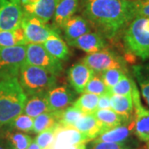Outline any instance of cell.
Listing matches in <instances>:
<instances>
[{"mask_svg": "<svg viewBox=\"0 0 149 149\" xmlns=\"http://www.w3.org/2000/svg\"><path fill=\"white\" fill-rule=\"evenodd\" d=\"M137 0H82L83 14L102 36L113 37L136 17Z\"/></svg>", "mask_w": 149, "mask_h": 149, "instance_id": "1", "label": "cell"}, {"mask_svg": "<svg viewBox=\"0 0 149 149\" xmlns=\"http://www.w3.org/2000/svg\"><path fill=\"white\" fill-rule=\"evenodd\" d=\"M27 99L17 77L0 80V128L8 127L21 114Z\"/></svg>", "mask_w": 149, "mask_h": 149, "instance_id": "2", "label": "cell"}, {"mask_svg": "<svg viewBox=\"0 0 149 149\" xmlns=\"http://www.w3.org/2000/svg\"><path fill=\"white\" fill-rule=\"evenodd\" d=\"M17 79L27 96L47 93L56 84V74L27 63L21 66Z\"/></svg>", "mask_w": 149, "mask_h": 149, "instance_id": "3", "label": "cell"}, {"mask_svg": "<svg viewBox=\"0 0 149 149\" xmlns=\"http://www.w3.org/2000/svg\"><path fill=\"white\" fill-rule=\"evenodd\" d=\"M125 46L130 53L143 60L149 58V17H137L124 34Z\"/></svg>", "mask_w": 149, "mask_h": 149, "instance_id": "4", "label": "cell"}, {"mask_svg": "<svg viewBox=\"0 0 149 149\" xmlns=\"http://www.w3.org/2000/svg\"><path fill=\"white\" fill-rule=\"evenodd\" d=\"M26 45L0 48V79L17 77L26 61Z\"/></svg>", "mask_w": 149, "mask_h": 149, "instance_id": "5", "label": "cell"}, {"mask_svg": "<svg viewBox=\"0 0 149 149\" xmlns=\"http://www.w3.org/2000/svg\"><path fill=\"white\" fill-rule=\"evenodd\" d=\"M25 63L36 65L57 75L62 70L61 62L47 52L42 44L27 43Z\"/></svg>", "mask_w": 149, "mask_h": 149, "instance_id": "6", "label": "cell"}, {"mask_svg": "<svg viewBox=\"0 0 149 149\" xmlns=\"http://www.w3.org/2000/svg\"><path fill=\"white\" fill-rule=\"evenodd\" d=\"M21 27L28 43L43 44L52 33L59 32L53 26L48 25L37 17L23 13Z\"/></svg>", "mask_w": 149, "mask_h": 149, "instance_id": "7", "label": "cell"}, {"mask_svg": "<svg viewBox=\"0 0 149 149\" xmlns=\"http://www.w3.org/2000/svg\"><path fill=\"white\" fill-rule=\"evenodd\" d=\"M82 61L95 73L100 74L110 69H123L125 70V63L119 56L109 50H100L85 56Z\"/></svg>", "mask_w": 149, "mask_h": 149, "instance_id": "8", "label": "cell"}, {"mask_svg": "<svg viewBox=\"0 0 149 149\" xmlns=\"http://www.w3.org/2000/svg\"><path fill=\"white\" fill-rule=\"evenodd\" d=\"M132 98L134 108L133 131L141 141L149 143V110L143 106L139 91L134 81L133 82Z\"/></svg>", "mask_w": 149, "mask_h": 149, "instance_id": "9", "label": "cell"}, {"mask_svg": "<svg viewBox=\"0 0 149 149\" xmlns=\"http://www.w3.org/2000/svg\"><path fill=\"white\" fill-rule=\"evenodd\" d=\"M23 13L21 4L10 0H0V31L21 27Z\"/></svg>", "mask_w": 149, "mask_h": 149, "instance_id": "10", "label": "cell"}, {"mask_svg": "<svg viewBox=\"0 0 149 149\" xmlns=\"http://www.w3.org/2000/svg\"><path fill=\"white\" fill-rule=\"evenodd\" d=\"M88 142H91V139L73 126L65 127L58 124L52 146L56 149H68L73 145Z\"/></svg>", "mask_w": 149, "mask_h": 149, "instance_id": "11", "label": "cell"}, {"mask_svg": "<svg viewBox=\"0 0 149 149\" xmlns=\"http://www.w3.org/2000/svg\"><path fill=\"white\" fill-rule=\"evenodd\" d=\"M51 112L63 111L74 102V94L66 85L55 86L47 92Z\"/></svg>", "mask_w": 149, "mask_h": 149, "instance_id": "12", "label": "cell"}, {"mask_svg": "<svg viewBox=\"0 0 149 149\" xmlns=\"http://www.w3.org/2000/svg\"><path fill=\"white\" fill-rule=\"evenodd\" d=\"M95 72L83 61L73 65L68 70V80L77 93H83Z\"/></svg>", "mask_w": 149, "mask_h": 149, "instance_id": "13", "label": "cell"}, {"mask_svg": "<svg viewBox=\"0 0 149 149\" xmlns=\"http://www.w3.org/2000/svg\"><path fill=\"white\" fill-rule=\"evenodd\" d=\"M69 44L88 54L99 52L106 47V42L104 37L98 32H87L70 42Z\"/></svg>", "mask_w": 149, "mask_h": 149, "instance_id": "14", "label": "cell"}, {"mask_svg": "<svg viewBox=\"0 0 149 149\" xmlns=\"http://www.w3.org/2000/svg\"><path fill=\"white\" fill-rule=\"evenodd\" d=\"M92 25L85 17L80 16H72L69 18L63 27L65 37L67 42L75 40L76 38L91 32Z\"/></svg>", "mask_w": 149, "mask_h": 149, "instance_id": "15", "label": "cell"}, {"mask_svg": "<svg viewBox=\"0 0 149 149\" xmlns=\"http://www.w3.org/2000/svg\"><path fill=\"white\" fill-rule=\"evenodd\" d=\"M59 0H38L32 5L22 7L23 12L33 15L44 22H48L54 16Z\"/></svg>", "mask_w": 149, "mask_h": 149, "instance_id": "16", "label": "cell"}, {"mask_svg": "<svg viewBox=\"0 0 149 149\" xmlns=\"http://www.w3.org/2000/svg\"><path fill=\"white\" fill-rule=\"evenodd\" d=\"M79 0H59L53 16V26L56 30L62 29L67 20L74 16Z\"/></svg>", "mask_w": 149, "mask_h": 149, "instance_id": "17", "label": "cell"}, {"mask_svg": "<svg viewBox=\"0 0 149 149\" xmlns=\"http://www.w3.org/2000/svg\"><path fill=\"white\" fill-rule=\"evenodd\" d=\"M74 127L80 133L85 134L91 141L97 139L101 133L105 132V128L94 113L84 114L74 123Z\"/></svg>", "mask_w": 149, "mask_h": 149, "instance_id": "18", "label": "cell"}, {"mask_svg": "<svg viewBox=\"0 0 149 149\" xmlns=\"http://www.w3.org/2000/svg\"><path fill=\"white\" fill-rule=\"evenodd\" d=\"M42 45L48 53L60 61L69 58V47L60 37L59 32L52 33Z\"/></svg>", "mask_w": 149, "mask_h": 149, "instance_id": "19", "label": "cell"}, {"mask_svg": "<svg viewBox=\"0 0 149 149\" xmlns=\"http://www.w3.org/2000/svg\"><path fill=\"white\" fill-rule=\"evenodd\" d=\"M133 128H134V123H133V120H132L130 122L123 123L122 125L107 130L101 133L97 138V139L107 143H125L133 131Z\"/></svg>", "mask_w": 149, "mask_h": 149, "instance_id": "20", "label": "cell"}, {"mask_svg": "<svg viewBox=\"0 0 149 149\" xmlns=\"http://www.w3.org/2000/svg\"><path fill=\"white\" fill-rule=\"evenodd\" d=\"M111 109L122 116L127 123L133 120V102L132 95H111Z\"/></svg>", "mask_w": 149, "mask_h": 149, "instance_id": "21", "label": "cell"}, {"mask_svg": "<svg viewBox=\"0 0 149 149\" xmlns=\"http://www.w3.org/2000/svg\"><path fill=\"white\" fill-rule=\"evenodd\" d=\"M47 112H51L47 93H42L30 95V98L27 99L22 113L34 118Z\"/></svg>", "mask_w": 149, "mask_h": 149, "instance_id": "22", "label": "cell"}, {"mask_svg": "<svg viewBox=\"0 0 149 149\" xmlns=\"http://www.w3.org/2000/svg\"><path fill=\"white\" fill-rule=\"evenodd\" d=\"M27 38L22 27L14 30L0 31V48L27 45Z\"/></svg>", "mask_w": 149, "mask_h": 149, "instance_id": "23", "label": "cell"}, {"mask_svg": "<svg viewBox=\"0 0 149 149\" xmlns=\"http://www.w3.org/2000/svg\"><path fill=\"white\" fill-rule=\"evenodd\" d=\"M94 114L101 123L104 128H105V131L127 123L122 116L118 114L111 109H98L94 113Z\"/></svg>", "mask_w": 149, "mask_h": 149, "instance_id": "24", "label": "cell"}, {"mask_svg": "<svg viewBox=\"0 0 149 149\" xmlns=\"http://www.w3.org/2000/svg\"><path fill=\"white\" fill-rule=\"evenodd\" d=\"M60 112H47L34 118L32 133H40L56 126L59 121Z\"/></svg>", "mask_w": 149, "mask_h": 149, "instance_id": "25", "label": "cell"}, {"mask_svg": "<svg viewBox=\"0 0 149 149\" xmlns=\"http://www.w3.org/2000/svg\"><path fill=\"white\" fill-rule=\"evenodd\" d=\"M100 96L91 93L84 92L73 103V106L76 107L85 114L94 113L97 110Z\"/></svg>", "mask_w": 149, "mask_h": 149, "instance_id": "26", "label": "cell"}, {"mask_svg": "<svg viewBox=\"0 0 149 149\" xmlns=\"http://www.w3.org/2000/svg\"><path fill=\"white\" fill-rule=\"evenodd\" d=\"M4 139L14 149H27L32 142V139L27 134L21 132L7 131Z\"/></svg>", "mask_w": 149, "mask_h": 149, "instance_id": "27", "label": "cell"}, {"mask_svg": "<svg viewBox=\"0 0 149 149\" xmlns=\"http://www.w3.org/2000/svg\"><path fill=\"white\" fill-rule=\"evenodd\" d=\"M85 113L80 111L78 108L74 106H69L64 109L63 111L60 112L58 123L61 126L69 127L73 126L74 123L77 122L80 118L82 117Z\"/></svg>", "mask_w": 149, "mask_h": 149, "instance_id": "28", "label": "cell"}, {"mask_svg": "<svg viewBox=\"0 0 149 149\" xmlns=\"http://www.w3.org/2000/svg\"><path fill=\"white\" fill-rule=\"evenodd\" d=\"M133 71L141 88L142 95L149 105V68L138 65L133 67Z\"/></svg>", "mask_w": 149, "mask_h": 149, "instance_id": "29", "label": "cell"}, {"mask_svg": "<svg viewBox=\"0 0 149 149\" xmlns=\"http://www.w3.org/2000/svg\"><path fill=\"white\" fill-rule=\"evenodd\" d=\"M33 118L22 113L10 123L8 127L11 129H16L23 133H30L32 132L33 129Z\"/></svg>", "mask_w": 149, "mask_h": 149, "instance_id": "30", "label": "cell"}, {"mask_svg": "<svg viewBox=\"0 0 149 149\" xmlns=\"http://www.w3.org/2000/svg\"><path fill=\"white\" fill-rule=\"evenodd\" d=\"M84 92L100 96L105 93H108L109 90L106 87V85H104L100 74L95 73L93 77L91 78L90 81L88 82V84L85 86Z\"/></svg>", "mask_w": 149, "mask_h": 149, "instance_id": "31", "label": "cell"}, {"mask_svg": "<svg viewBox=\"0 0 149 149\" xmlns=\"http://www.w3.org/2000/svg\"><path fill=\"white\" fill-rule=\"evenodd\" d=\"M133 80L128 78L124 74L120 80L109 92L111 95H132Z\"/></svg>", "mask_w": 149, "mask_h": 149, "instance_id": "32", "label": "cell"}, {"mask_svg": "<svg viewBox=\"0 0 149 149\" xmlns=\"http://www.w3.org/2000/svg\"><path fill=\"white\" fill-rule=\"evenodd\" d=\"M125 74V70L123 69H110L105 70L100 74L104 85H106L109 91L120 80L123 76Z\"/></svg>", "mask_w": 149, "mask_h": 149, "instance_id": "33", "label": "cell"}, {"mask_svg": "<svg viewBox=\"0 0 149 149\" xmlns=\"http://www.w3.org/2000/svg\"><path fill=\"white\" fill-rule=\"evenodd\" d=\"M58 124L59 123H57L56 126H54L52 128L38 133V135L35 139V141L37 142V145L40 147V148L47 149L53 144L54 140H55V133H56V128L58 127Z\"/></svg>", "mask_w": 149, "mask_h": 149, "instance_id": "34", "label": "cell"}, {"mask_svg": "<svg viewBox=\"0 0 149 149\" xmlns=\"http://www.w3.org/2000/svg\"><path fill=\"white\" fill-rule=\"evenodd\" d=\"M88 149H129L125 143H107L100 141L97 139L91 141L89 143Z\"/></svg>", "mask_w": 149, "mask_h": 149, "instance_id": "35", "label": "cell"}, {"mask_svg": "<svg viewBox=\"0 0 149 149\" xmlns=\"http://www.w3.org/2000/svg\"><path fill=\"white\" fill-rule=\"evenodd\" d=\"M149 17V0L136 1V17Z\"/></svg>", "mask_w": 149, "mask_h": 149, "instance_id": "36", "label": "cell"}, {"mask_svg": "<svg viewBox=\"0 0 149 149\" xmlns=\"http://www.w3.org/2000/svg\"><path fill=\"white\" fill-rule=\"evenodd\" d=\"M110 98H111V94L109 92L105 93L104 95L100 96L99 98V102H98V109H111V104H110Z\"/></svg>", "mask_w": 149, "mask_h": 149, "instance_id": "37", "label": "cell"}, {"mask_svg": "<svg viewBox=\"0 0 149 149\" xmlns=\"http://www.w3.org/2000/svg\"><path fill=\"white\" fill-rule=\"evenodd\" d=\"M0 149H9L8 143L6 141V139L0 138Z\"/></svg>", "mask_w": 149, "mask_h": 149, "instance_id": "38", "label": "cell"}, {"mask_svg": "<svg viewBox=\"0 0 149 149\" xmlns=\"http://www.w3.org/2000/svg\"><path fill=\"white\" fill-rule=\"evenodd\" d=\"M38 0H21V6L24 7V6L27 5H32L34 3H36Z\"/></svg>", "mask_w": 149, "mask_h": 149, "instance_id": "39", "label": "cell"}, {"mask_svg": "<svg viewBox=\"0 0 149 149\" xmlns=\"http://www.w3.org/2000/svg\"><path fill=\"white\" fill-rule=\"evenodd\" d=\"M68 149H87V147H86V144L85 143H80L73 145V146L70 147Z\"/></svg>", "mask_w": 149, "mask_h": 149, "instance_id": "40", "label": "cell"}, {"mask_svg": "<svg viewBox=\"0 0 149 149\" xmlns=\"http://www.w3.org/2000/svg\"><path fill=\"white\" fill-rule=\"evenodd\" d=\"M27 149H41L40 148V147L37 145V142L35 141V139L34 140H32V142L31 143V144L29 145V147L27 148Z\"/></svg>", "mask_w": 149, "mask_h": 149, "instance_id": "41", "label": "cell"}, {"mask_svg": "<svg viewBox=\"0 0 149 149\" xmlns=\"http://www.w3.org/2000/svg\"><path fill=\"white\" fill-rule=\"evenodd\" d=\"M10 1L15 3H19V4H21V3H21V0H10Z\"/></svg>", "mask_w": 149, "mask_h": 149, "instance_id": "42", "label": "cell"}, {"mask_svg": "<svg viewBox=\"0 0 149 149\" xmlns=\"http://www.w3.org/2000/svg\"><path fill=\"white\" fill-rule=\"evenodd\" d=\"M47 149H56V148H54L53 146L52 145V146H51V147H50V148H47Z\"/></svg>", "mask_w": 149, "mask_h": 149, "instance_id": "43", "label": "cell"}, {"mask_svg": "<svg viewBox=\"0 0 149 149\" xmlns=\"http://www.w3.org/2000/svg\"><path fill=\"white\" fill-rule=\"evenodd\" d=\"M8 145H9V149H14V148H13V147H11L10 144L8 143Z\"/></svg>", "mask_w": 149, "mask_h": 149, "instance_id": "44", "label": "cell"}, {"mask_svg": "<svg viewBox=\"0 0 149 149\" xmlns=\"http://www.w3.org/2000/svg\"><path fill=\"white\" fill-rule=\"evenodd\" d=\"M147 149H149V143H148V148Z\"/></svg>", "mask_w": 149, "mask_h": 149, "instance_id": "45", "label": "cell"}, {"mask_svg": "<svg viewBox=\"0 0 149 149\" xmlns=\"http://www.w3.org/2000/svg\"><path fill=\"white\" fill-rule=\"evenodd\" d=\"M0 80H1V79H0Z\"/></svg>", "mask_w": 149, "mask_h": 149, "instance_id": "46", "label": "cell"}]
</instances>
